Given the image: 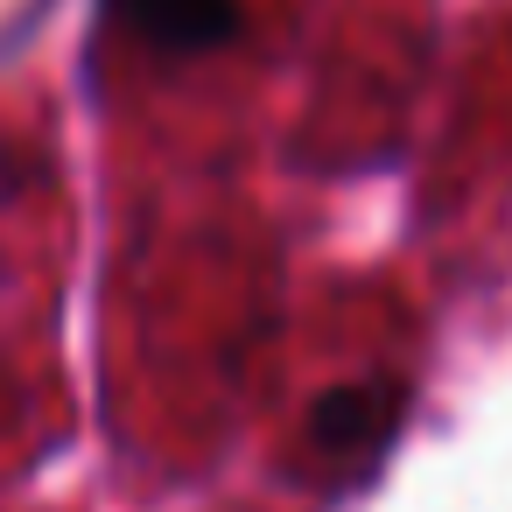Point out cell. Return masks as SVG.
<instances>
[{
	"mask_svg": "<svg viewBox=\"0 0 512 512\" xmlns=\"http://www.w3.org/2000/svg\"><path fill=\"white\" fill-rule=\"evenodd\" d=\"M400 414V393L393 386H337L309 407V442L330 449V456H351L358 442H379Z\"/></svg>",
	"mask_w": 512,
	"mask_h": 512,
	"instance_id": "obj_2",
	"label": "cell"
},
{
	"mask_svg": "<svg viewBox=\"0 0 512 512\" xmlns=\"http://www.w3.org/2000/svg\"><path fill=\"white\" fill-rule=\"evenodd\" d=\"M106 8L169 57H204L239 36V0H106Z\"/></svg>",
	"mask_w": 512,
	"mask_h": 512,
	"instance_id": "obj_1",
	"label": "cell"
}]
</instances>
